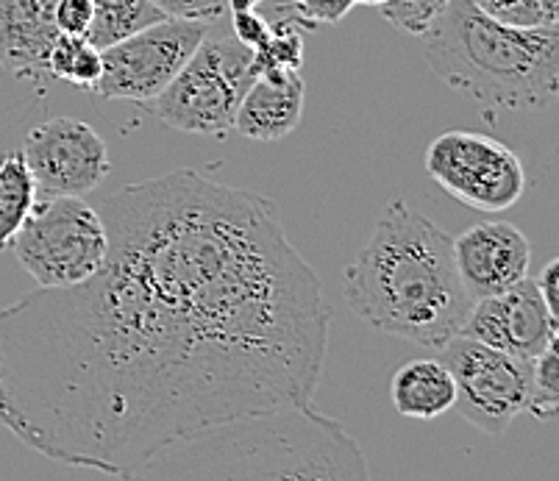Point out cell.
<instances>
[{"label": "cell", "instance_id": "obj_1", "mask_svg": "<svg viewBox=\"0 0 559 481\" xmlns=\"http://www.w3.org/2000/svg\"><path fill=\"white\" fill-rule=\"evenodd\" d=\"M106 260L0 309V426L131 479L226 420L312 404L332 306L278 206L195 167L100 204Z\"/></svg>", "mask_w": 559, "mask_h": 481}, {"label": "cell", "instance_id": "obj_2", "mask_svg": "<svg viewBox=\"0 0 559 481\" xmlns=\"http://www.w3.org/2000/svg\"><path fill=\"white\" fill-rule=\"evenodd\" d=\"M345 303L359 321L420 348H440L465 326L474 298L462 285L454 237L395 197L345 267Z\"/></svg>", "mask_w": 559, "mask_h": 481}, {"label": "cell", "instance_id": "obj_3", "mask_svg": "<svg viewBox=\"0 0 559 481\" xmlns=\"http://www.w3.org/2000/svg\"><path fill=\"white\" fill-rule=\"evenodd\" d=\"M359 443L312 404L242 414L162 450L131 479H368Z\"/></svg>", "mask_w": 559, "mask_h": 481}, {"label": "cell", "instance_id": "obj_4", "mask_svg": "<svg viewBox=\"0 0 559 481\" xmlns=\"http://www.w3.org/2000/svg\"><path fill=\"white\" fill-rule=\"evenodd\" d=\"M426 59L445 87L485 115L543 111L559 93V32L492 20L471 0H449L424 32Z\"/></svg>", "mask_w": 559, "mask_h": 481}, {"label": "cell", "instance_id": "obj_5", "mask_svg": "<svg viewBox=\"0 0 559 481\" xmlns=\"http://www.w3.org/2000/svg\"><path fill=\"white\" fill-rule=\"evenodd\" d=\"M251 81V48L237 37L210 32L179 75L156 95L154 115L185 134L226 136Z\"/></svg>", "mask_w": 559, "mask_h": 481}, {"label": "cell", "instance_id": "obj_6", "mask_svg": "<svg viewBox=\"0 0 559 481\" xmlns=\"http://www.w3.org/2000/svg\"><path fill=\"white\" fill-rule=\"evenodd\" d=\"M106 248L104 217L84 197L37 195L9 251L39 287H70L104 265Z\"/></svg>", "mask_w": 559, "mask_h": 481}, {"label": "cell", "instance_id": "obj_7", "mask_svg": "<svg viewBox=\"0 0 559 481\" xmlns=\"http://www.w3.org/2000/svg\"><path fill=\"white\" fill-rule=\"evenodd\" d=\"M426 173L460 204L498 215L526 192V170L510 145L476 131H445L426 148Z\"/></svg>", "mask_w": 559, "mask_h": 481}, {"label": "cell", "instance_id": "obj_8", "mask_svg": "<svg viewBox=\"0 0 559 481\" xmlns=\"http://www.w3.org/2000/svg\"><path fill=\"white\" fill-rule=\"evenodd\" d=\"M440 362L456 384V412L487 437H501L526 412L532 362L456 334L440 348Z\"/></svg>", "mask_w": 559, "mask_h": 481}, {"label": "cell", "instance_id": "obj_9", "mask_svg": "<svg viewBox=\"0 0 559 481\" xmlns=\"http://www.w3.org/2000/svg\"><path fill=\"white\" fill-rule=\"evenodd\" d=\"M212 23L165 17L159 23L100 50V79L93 93L100 98L151 104L195 53Z\"/></svg>", "mask_w": 559, "mask_h": 481}, {"label": "cell", "instance_id": "obj_10", "mask_svg": "<svg viewBox=\"0 0 559 481\" xmlns=\"http://www.w3.org/2000/svg\"><path fill=\"white\" fill-rule=\"evenodd\" d=\"M23 156L37 195H75L98 190L111 173L104 136L79 118H53L25 134Z\"/></svg>", "mask_w": 559, "mask_h": 481}, {"label": "cell", "instance_id": "obj_11", "mask_svg": "<svg viewBox=\"0 0 559 481\" xmlns=\"http://www.w3.org/2000/svg\"><path fill=\"white\" fill-rule=\"evenodd\" d=\"M460 334L532 362L548 342L559 339V317L526 276L512 290L479 298Z\"/></svg>", "mask_w": 559, "mask_h": 481}, {"label": "cell", "instance_id": "obj_12", "mask_svg": "<svg viewBox=\"0 0 559 481\" xmlns=\"http://www.w3.org/2000/svg\"><path fill=\"white\" fill-rule=\"evenodd\" d=\"M454 260L465 290L479 301L521 285L532 265V245L512 223L485 220L454 237Z\"/></svg>", "mask_w": 559, "mask_h": 481}, {"label": "cell", "instance_id": "obj_13", "mask_svg": "<svg viewBox=\"0 0 559 481\" xmlns=\"http://www.w3.org/2000/svg\"><path fill=\"white\" fill-rule=\"evenodd\" d=\"M56 0H0V68L14 79L50 84L48 53L53 48Z\"/></svg>", "mask_w": 559, "mask_h": 481}, {"label": "cell", "instance_id": "obj_14", "mask_svg": "<svg viewBox=\"0 0 559 481\" xmlns=\"http://www.w3.org/2000/svg\"><path fill=\"white\" fill-rule=\"evenodd\" d=\"M304 115L301 70L257 75L242 95L234 131L257 143H278L298 129Z\"/></svg>", "mask_w": 559, "mask_h": 481}, {"label": "cell", "instance_id": "obj_15", "mask_svg": "<svg viewBox=\"0 0 559 481\" xmlns=\"http://www.w3.org/2000/svg\"><path fill=\"white\" fill-rule=\"evenodd\" d=\"M390 395L404 418L435 420L454 409L456 384L440 359H415L399 368Z\"/></svg>", "mask_w": 559, "mask_h": 481}, {"label": "cell", "instance_id": "obj_16", "mask_svg": "<svg viewBox=\"0 0 559 481\" xmlns=\"http://www.w3.org/2000/svg\"><path fill=\"white\" fill-rule=\"evenodd\" d=\"M34 201H37V184L23 151L0 156V251L12 248L14 235L32 212Z\"/></svg>", "mask_w": 559, "mask_h": 481}, {"label": "cell", "instance_id": "obj_17", "mask_svg": "<svg viewBox=\"0 0 559 481\" xmlns=\"http://www.w3.org/2000/svg\"><path fill=\"white\" fill-rule=\"evenodd\" d=\"M165 17L154 0H93V23L86 39L104 50Z\"/></svg>", "mask_w": 559, "mask_h": 481}, {"label": "cell", "instance_id": "obj_18", "mask_svg": "<svg viewBox=\"0 0 559 481\" xmlns=\"http://www.w3.org/2000/svg\"><path fill=\"white\" fill-rule=\"evenodd\" d=\"M304 25L296 17H282L271 25V32L251 50V73L257 75L301 70L304 64Z\"/></svg>", "mask_w": 559, "mask_h": 481}, {"label": "cell", "instance_id": "obj_19", "mask_svg": "<svg viewBox=\"0 0 559 481\" xmlns=\"http://www.w3.org/2000/svg\"><path fill=\"white\" fill-rule=\"evenodd\" d=\"M559 339L548 342L540 357L532 359V378H528L526 412L537 420H554L559 412Z\"/></svg>", "mask_w": 559, "mask_h": 481}, {"label": "cell", "instance_id": "obj_20", "mask_svg": "<svg viewBox=\"0 0 559 481\" xmlns=\"http://www.w3.org/2000/svg\"><path fill=\"white\" fill-rule=\"evenodd\" d=\"M492 20L518 28H557V20L543 9L540 0H471Z\"/></svg>", "mask_w": 559, "mask_h": 481}, {"label": "cell", "instance_id": "obj_21", "mask_svg": "<svg viewBox=\"0 0 559 481\" xmlns=\"http://www.w3.org/2000/svg\"><path fill=\"white\" fill-rule=\"evenodd\" d=\"M449 0H384L381 3V17L393 23L399 32L424 37V32L431 25V20L440 14V9Z\"/></svg>", "mask_w": 559, "mask_h": 481}, {"label": "cell", "instance_id": "obj_22", "mask_svg": "<svg viewBox=\"0 0 559 481\" xmlns=\"http://www.w3.org/2000/svg\"><path fill=\"white\" fill-rule=\"evenodd\" d=\"M357 7V0H293V17L304 28L314 25H334L348 17L350 9Z\"/></svg>", "mask_w": 559, "mask_h": 481}, {"label": "cell", "instance_id": "obj_23", "mask_svg": "<svg viewBox=\"0 0 559 481\" xmlns=\"http://www.w3.org/2000/svg\"><path fill=\"white\" fill-rule=\"evenodd\" d=\"M154 7H159L167 17L212 23L228 12V0H154Z\"/></svg>", "mask_w": 559, "mask_h": 481}, {"label": "cell", "instance_id": "obj_24", "mask_svg": "<svg viewBox=\"0 0 559 481\" xmlns=\"http://www.w3.org/2000/svg\"><path fill=\"white\" fill-rule=\"evenodd\" d=\"M100 70H104V62H100V50L84 37V43H81L79 50H75L73 64H70L68 84H73V87H81V89H90V93H93L95 84H98V79H100Z\"/></svg>", "mask_w": 559, "mask_h": 481}, {"label": "cell", "instance_id": "obj_25", "mask_svg": "<svg viewBox=\"0 0 559 481\" xmlns=\"http://www.w3.org/2000/svg\"><path fill=\"white\" fill-rule=\"evenodd\" d=\"M56 28L70 37H86L93 23V0H56Z\"/></svg>", "mask_w": 559, "mask_h": 481}, {"label": "cell", "instance_id": "obj_26", "mask_svg": "<svg viewBox=\"0 0 559 481\" xmlns=\"http://www.w3.org/2000/svg\"><path fill=\"white\" fill-rule=\"evenodd\" d=\"M231 32L246 48L253 50L264 37H267L271 23H267L257 9H246V12H231Z\"/></svg>", "mask_w": 559, "mask_h": 481}, {"label": "cell", "instance_id": "obj_27", "mask_svg": "<svg viewBox=\"0 0 559 481\" xmlns=\"http://www.w3.org/2000/svg\"><path fill=\"white\" fill-rule=\"evenodd\" d=\"M537 290H540L543 301L557 315V285H559V260H548V265L543 267L540 281H535Z\"/></svg>", "mask_w": 559, "mask_h": 481}, {"label": "cell", "instance_id": "obj_28", "mask_svg": "<svg viewBox=\"0 0 559 481\" xmlns=\"http://www.w3.org/2000/svg\"><path fill=\"white\" fill-rule=\"evenodd\" d=\"M262 0H228V12H246V9H257Z\"/></svg>", "mask_w": 559, "mask_h": 481}, {"label": "cell", "instance_id": "obj_29", "mask_svg": "<svg viewBox=\"0 0 559 481\" xmlns=\"http://www.w3.org/2000/svg\"><path fill=\"white\" fill-rule=\"evenodd\" d=\"M357 3H362V7H376V9H379L381 3H384V0H357Z\"/></svg>", "mask_w": 559, "mask_h": 481}]
</instances>
